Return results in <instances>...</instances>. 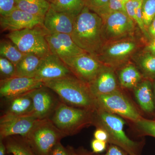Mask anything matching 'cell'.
Here are the masks:
<instances>
[{
    "label": "cell",
    "mask_w": 155,
    "mask_h": 155,
    "mask_svg": "<svg viewBox=\"0 0 155 155\" xmlns=\"http://www.w3.org/2000/svg\"><path fill=\"white\" fill-rule=\"evenodd\" d=\"M94 136L95 139L107 142L108 143L109 140V137L108 133L104 129L101 127H97V129L95 130Z\"/></svg>",
    "instance_id": "8d00e7d4"
},
{
    "label": "cell",
    "mask_w": 155,
    "mask_h": 155,
    "mask_svg": "<svg viewBox=\"0 0 155 155\" xmlns=\"http://www.w3.org/2000/svg\"><path fill=\"white\" fill-rule=\"evenodd\" d=\"M135 127L143 135L155 137V120L142 118L134 122Z\"/></svg>",
    "instance_id": "f1b7e54d"
},
{
    "label": "cell",
    "mask_w": 155,
    "mask_h": 155,
    "mask_svg": "<svg viewBox=\"0 0 155 155\" xmlns=\"http://www.w3.org/2000/svg\"><path fill=\"white\" fill-rule=\"evenodd\" d=\"M44 86L58 95L68 105L94 112L98 108L96 99L88 84L73 75L43 82Z\"/></svg>",
    "instance_id": "7a4b0ae2"
},
{
    "label": "cell",
    "mask_w": 155,
    "mask_h": 155,
    "mask_svg": "<svg viewBox=\"0 0 155 155\" xmlns=\"http://www.w3.org/2000/svg\"><path fill=\"white\" fill-rule=\"evenodd\" d=\"M66 136L49 118L39 120L23 138L37 155H49L53 147Z\"/></svg>",
    "instance_id": "5b68a950"
},
{
    "label": "cell",
    "mask_w": 155,
    "mask_h": 155,
    "mask_svg": "<svg viewBox=\"0 0 155 155\" xmlns=\"http://www.w3.org/2000/svg\"><path fill=\"white\" fill-rule=\"evenodd\" d=\"M49 155H73L72 147H65L60 142L53 147Z\"/></svg>",
    "instance_id": "836d02e7"
},
{
    "label": "cell",
    "mask_w": 155,
    "mask_h": 155,
    "mask_svg": "<svg viewBox=\"0 0 155 155\" xmlns=\"http://www.w3.org/2000/svg\"><path fill=\"white\" fill-rule=\"evenodd\" d=\"M48 32L43 25H41L33 28L11 31L6 37L22 52L35 54L43 58L51 53L46 39Z\"/></svg>",
    "instance_id": "8992f818"
},
{
    "label": "cell",
    "mask_w": 155,
    "mask_h": 155,
    "mask_svg": "<svg viewBox=\"0 0 155 155\" xmlns=\"http://www.w3.org/2000/svg\"><path fill=\"white\" fill-rule=\"evenodd\" d=\"M107 142L101 141L94 138L91 142V147L93 152L98 154L105 151L107 148Z\"/></svg>",
    "instance_id": "e575fe53"
},
{
    "label": "cell",
    "mask_w": 155,
    "mask_h": 155,
    "mask_svg": "<svg viewBox=\"0 0 155 155\" xmlns=\"http://www.w3.org/2000/svg\"><path fill=\"white\" fill-rule=\"evenodd\" d=\"M50 90L43 85L28 93L33 102L32 114L39 120L50 119L60 103Z\"/></svg>",
    "instance_id": "4fadbf2b"
},
{
    "label": "cell",
    "mask_w": 155,
    "mask_h": 155,
    "mask_svg": "<svg viewBox=\"0 0 155 155\" xmlns=\"http://www.w3.org/2000/svg\"><path fill=\"white\" fill-rule=\"evenodd\" d=\"M7 153L12 155H37L26 140L19 135L12 136L3 140Z\"/></svg>",
    "instance_id": "cb8c5ba5"
},
{
    "label": "cell",
    "mask_w": 155,
    "mask_h": 155,
    "mask_svg": "<svg viewBox=\"0 0 155 155\" xmlns=\"http://www.w3.org/2000/svg\"><path fill=\"white\" fill-rule=\"evenodd\" d=\"M16 0H0L1 17H6L17 9Z\"/></svg>",
    "instance_id": "1f68e13d"
},
{
    "label": "cell",
    "mask_w": 155,
    "mask_h": 155,
    "mask_svg": "<svg viewBox=\"0 0 155 155\" xmlns=\"http://www.w3.org/2000/svg\"><path fill=\"white\" fill-rule=\"evenodd\" d=\"M154 92L155 95V84H154Z\"/></svg>",
    "instance_id": "ee69618b"
},
{
    "label": "cell",
    "mask_w": 155,
    "mask_h": 155,
    "mask_svg": "<svg viewBox=\"0 0 155 155\" xmlns=\"http://www.w3.org/2000/svg\"><path fill=\"white\" fill-rule=\"evenodd\" d=\"M98 107L125 118L134 123L142 117L129 99L119 90L96 97Z\"/></svg>",
    "instance_id": "ba28073f"
},
{
    "label": "cell",
    "mask_w": 155,
    "mask_h": 155,
    "mask_svg": "<svg viewBox=\"0 0 155 155\" xmlns=\"http://www.w3.org/2000/svg\"><path fill=\"white\" fill-rule=\"evenodd\" d=\"M76 17L56 11L50 8L44 18L43 26L49 33H65L71 35Z\"/></svg>",
    "instance_id": "e0dca14e"
},
{
    "label": "cell",
    "mask_w": 155,
    "mask_h": 155,
    "mask_svg": "<svg viewBox=\"0 0 155 155\" xmlns=\"http://www.w3.org/2000/svg\"><path fill=\"white\" fill-rule=\"evenodd\" d=\"M142 77L138 69L131 64L122 67L118 72L119 84L124 88H134L142 81Z\"/></svg>",
    "instance_id": "7402d4cb"
},
{
    "label": "cell",
    "mask_w": 155,
    "mask_h": 155,
    "mask_svg": "<svg viewBox=\"0 0 155 155\" xmlns=\"http://www.w3.org/2000/svg\"><path fill=\"white\" fill-rule=\"evenodd\" d=\"M135 61L143 76L150 81L155 79V55L148 51L138 54Z\"/></svg>",
    "instance_id": "d4e9b609"
},
{
    "label": "cell",
    "mask_w": 155,
    "mask_h": 155,
    "mask_svg": "<svg viewBox=\"0 0 155 155\" xmlns=\"http://www.w3.org/2000/svg\"><path fill=\"white\" fill-rule=\"evenodd\" d=\"M46 39L51 53L61 59L86 53L75 43L71 35L68 34L48 32Z\"/></svg>",
    "instance_id": "5bb4252c"
},
{
    "label": "cell",
    "mask_w": 155,
    "mask_h": 155,
    "mask_svg": "<svg viewBox=\"0 0 155 155\" xmlns=\"http://www.w3.org/2000/svg\"><path fill=\"white\" fill-rule=\"evenodd\" d=\"M7 148L4 140L0 139V155H6Z\"/></svg>",
    "instance_id": "60d3db41"
},
{
    "label": "cell",
    "mask_w": 155,
    "mask_h": 155,
    "mask_svg": "<svg viewBox=\"0 0 155 155\" xmlns=\"http://www.w3.org/2000/svg\"><path fill=\"white\" fill-rule=\"evenodd\" d=\"M73 155H96L97 154L93 152L88 151L84 149L81 148L78 150H75L72 148Z\"/></svg>",
    "instance_id": "74e56055"
},
{
    "label": "cell",
    "mask_w": 155,
    "mask_h": 155,
    "mask_svg": "<svg viewBox=\"0 0 155 155\" xmlns=\"http://www.w3.org/2000/svg\"><path fill=\"white\" fill-rule=\"evenodd\" d=\"M142 13L145 27L147 31L155 17V0H143Z\"/></svg>",
    "instance_id": "83f0119b"
},
{
    "label": "cell",
    "mask_w": 155,
    "mask_h": 155,
    "mask_svg": "<svg viewBox=\"0 0 155 155\" xmlns=\"http://www.w3.org/2000/svg\"><path fill=\"white\" fill-rule=\"evenodd\" d=\"M42 86L43 82L35 78L15 76L0 81V96L10 99Z\"/></svg>",
    "instance_id": "7c38bea8"
},
{
    "label": "cell",
    "mask_w": 155,
    "mask_h": 155,
    "mask_svg": "<svg viewBox=\"0 0 155 155\" xmlns=\"http://www.w3.org/2000/svg\"><path fill=\"white\" fill-rule=\"evenodd\" d=\"M26 54L21 51L10 40L2 39L0 42V57L8 59L15 67Z\"/></svg>",
    "instance_id": "4316f807"
},
{
    "label": "cell",
    "mask_w": 155,
    "mask_h": 155,
    "mask_svg": "<svg viewBox=\"0 0 155 155\" xmlns=\"http://www.w3.org/2000/svg\"><path fill=\"white\" fill-rule=\"evenodd\" d=\"M101 18L105 43L129 38L135 29V22L125 12H113Z\"/></svg>",
    "instance_id": "9c48e42d"
},
{
    "label": "cell",
    "mask_w": 155,
    "mask_h": 155,
    "mask_svg": "<svg viewBox=\"0 0 155 155\" xmlns=\"http://www.w3.org/2000/svg\"><path fill=\"white\" fill-rule=\"evenodd\" d=\"M88 86L95 97L119 90L115 69L103 65L97 75Z\"/></svg>",
    "instance_id": "ac0fdd59"
},
{
    "label": "cell",
    "mask_w": 155,
    "mask_h": 155,
    "mask_svg": "<svg viewBox=\"0 0 155 155\" xmlns=\"http://www.w3.org/2000/svg\"><path fill=\"white\" fill-rule=\"evenodd\" d=\"M147 31L150 36V35L153 38H155V17L148 28Z\"/></svg>",
    "instance_id": "f35d334b"
},
{
    "label": "cell",
    "mask_w": 155,
    "mask_h": 155,
    "mask_svg": "<svg viewBox=\"0 0 155 155\" xmlns=\"http://www.w3.org/2000/svg\"><path fill=\"white\" fill-rule=\"evenodd\" d=\"M44 18L16 9L9 16L0 17L3 31H16L43 25Z\"/></svg>",
    "instance_id": "2e32d148"
},
{
    "label": "cell",
    "mask_w": 155,
    "mask_h": 155,
    "mask_svg": "<svg viewBox=\"0 0 155 155\" xmlns=\"http://www.w3.org/2000/svg\"><path fill=\"white\" fill-rule=\"evenodd\" d=\"M125 121L122 117L98 107L93 113L92 125L104 129L109 137L108 143L116 145L130 155H140L143 143L134 141L124 131Z\"/></svg>",
    "instance_id": "3957f363"
},
{
    "label": "cell",
    "mask_w": 155,
    "mask_h": 155,
    "mask_svg": "<svg viewBox=\"0 0 155 155\" xmlns=\"http://www.w3.org/2000/svg\"><path fill=\"white\" fill-rule=\"evenodd\" d=\"M39 120L33 114L20 116L3 114L0 119V139L15 135L25 137Z\"/></svg>",
    "instance_id": "8fae6325"
},
{
    "label": "cell",
    "mask_w": 155,
    "mask_h": 155,
    "mask_svg": "<svg viewBox=\"0 0 155 155\" xmlns=\"http://www.w3.org/2000/svg\"><path fill=\"white\" fill-rule=\"evenodd\" d=\"M71 36L81 49L97 58L105 43L102 19L85 6L75 18Z\"/></svg>",
    "instance_id": "6da1fadb"
},
{
    "label": "cell",
    "mask_w": 155,
    "mask_h": 155,
    "mask_svg": "<svg viewBox=\"0 0 155 155\" xmlns=\"http://www.w3.org/2000/svg\"><path fill=\"white\" fill-rule=\"evenodd\" d=\"M50 3H52L55 0H47Z\"/></svg>",
    "instance_id": "7bdbcfd3"
},
{
    "label": "cell",
    "mask_w": 155,
    "mask_h": 155,
    "mask_svg": "<svg viewBox=\"0 0 155 155\" xmlns=\"http://www.w3.org/2000/svg\"><path fill=\"white\" fill-rule=\"evenodd\" d=\"M61 60L74 76L88 85L103 66L96 57L87 53Z\"/></svg>",
    "instance_id": "30bf717a"
},
{
    "label": "cell",
    "mask_w": 155,
    "mask_h": 155,
    "mask_svg": "<svg viewBox=\"0 0 155 155\" xmlns=\"http://www.w3.org/2000/svg\"><path fill=\"white\" fill-rule=\"evenodd\" d=\"M1 80L8 79L16 76V67L8 59L0 57Z\"/></svg>",
    "instance_id": "f546056e"
},
{
    "label": "cell",
    "mask_w": 155,
    "mask_h": 155,
    "mask_svg": "<svg viewBox=\"0 0 155 155\" xmlns=\"http://www.w3.org/2000/svg\"><path fill=\"white\" fill-rule=\"evenodd\" d=\"M96 155H100L96 154ZM101 155H130L125 150L116 145L110 144L108 146L105 154Z\"/></svg>",
    "instance_id": "d590c367"
},
{
    "label": "cell",
    "mask_w": 155,
    "mask_h": 155,
    "mask_svg": "<svg viewBox=\"0 0 155 155\" xmlns=\"http://www.w3.org/2000/svg\"><path fill=\"white\" fill-rule=\"evenodd\" d=\"M16 3L17 9L42 18L51 8L47 0H16Z\"/></svg>",
    "instance_id": "603a6c76"
},
{
    "label": "cell",
    "mask_w": 155,
    "mask_h": 155,
    "mask_svg": "<svg viewBox=\"0 0 155 155\" xmlns=\"http://www.w3.org/2000/svg\"><path fill=\"white\" fill-rule=\"evenodd\" d=\"M129 38L106 42L97 59L103 65L115 69L122 66L137 48V42Z\"/></svg>",
    "instance_id": "52a82bcc"
},
{
    "label": "cell",
    "mask_w": 155,
    "mask_h": 155,
    "mask_svg": "<svg viewBox=\"0 0 155 155\" xmlns=\"http://www.w3.org/2000/svg\"></svg>",
    "instance_id": "f6af8a7d"
},
{
    "label": "cell",
    "mask_w": 155,
    "mask_h": 155,
    "mask_svg": "<svg viewBox=\"0 0 155 155\" xmlns=\"http://www.w3.org/2000/svg\"><path fill=\"white\" fill-rule=\"evenodd\" d=\"M110 0H85V6L98 15Z\"/></svg>",
    "instance_id": "d6a6232c"
},
{
    "label": "cell",
    "mask_w": 155,
    "mask_h": 155,
    "mask_svg": "<svg viewBox=\"0 0 155 155\" xmlns=\"http://www.w3.org/2000/svg\"><path fill=\"white\" fill-rule=\"evenodd\" d=\"M42 58L33 54H27L16 66V76L34 78Z\"/></svg>",
    "instance_id": "44dd1931"
},
{
    "label": "cell",
    "mask_w": 155,
    "mask_h": 155,
    "mask_svg": "<svg viewBox=\"0 0 155 155\" xmlns=\"http://www.w3.org/2000/svg\"><path fill=\"white\" fill-rule=\"evenodd\" d=\"M8 100V107L4 114L20 116L33 114V102L28 93Z\"/></svg>",
    "instance_id": "ffe728a7"
},
{
    "label": "cell",
    "mask_w": 155,
    "mask_h": 155,
    "mask_svg": "<svg viewBox=\"0 0 155 155\" xmlns=\"http://www.w3.org/2000/svg\"><path fill=\"white\" fill-rule=\"evenodd\" d=\"M119 1H120V2H122L123 3V4H125V3H126L127 2H128V1H130V0H119Z\"/></svg>",
    "instance_id": "b9f144b4"
},
{
    "label": "cell",
    "mask_w": 155,
    "mask_h": 155,
    "mask_svg": "<svg viewBox=\"0 0 155 155\" xmlns=\"http://www.w3.org/2000/svg\"><path fill=\"white\" fill-rule=\"evenodd\" d=\"M85 6V0H55L51 7L59 12L77 17Z\"/></svg>",
    "instance_id": "484cf974"
},
{
    "label": "cell",
    "mask_w": 155,
    "mask_h": 155,
    "mask_svg": "<svg viewBox=\"0 0 155 155\" xmlns=\"http://www.w3.org/2000/svg\"><path fill=\"white\" fill-rule=\"evenodd\" d=\"M134 90L136 99L142 110L148 114H153L155 105L150 81H142Z\"/></svg>",
    "instance_id": "d6986e66"
},
{
    "label": "cell",
    "mask_w": 155,
    "mask_h": 155,
    "mask_svg": "<svg viewBox=\"0 0 155 155\" xmlns=\"http://www.w3.org/2000/svg\"><path fill=\"white\" fill-rule=\"evenodd\" d=\"M72 75V72L61 58L51 53L42 58L34 78L44 82Z\"/></svg>",
    "instance_id": "9a60e30c"
},
{
    "label": "cell",
    "mask_w": 155,
    "mask_h": 155,
    "mask_svg": "<svg viewBox=\"0 0 155 155\" xmlns=\"http://www.w3.org/2000/svg\"><path fill=\"white\" fill-rule=\"evenodd\" d=\"M146 50L155 55V38H153V40L146 48Z\"/></svg>",
    "instance_id": "ab89813d"
},
{
    "label": "cell",
    "mask_w": 155,
    "mask_h": 155,
    "mask_svg": "<svg viewBox=\"0 0 155 155\" xmlns=\"http://www.w3.org/2000/svg\"><path fill=\"white\" fill-rule=\"evenodd\" d=\"M93 113L61 101L50 119L54 125L67 136L74 135L84 127L92 125Z\"/></svg>",
    "instance_id": "277c9868"
},
{
    "label": "cell",
    "mask_w": 155,
    "mask_h": 155,
    "mask_svg": "<svg viewBox=\"0 0 155 155\" xmlns=\"http://www.w3.org/2000/svg\"><path fill=\"white\" fill-rule=\"evenodd\" d=\"M115 12H122L126 13L125 4L119 0H110L107 5L98 15L100 17H102Z\"/></svg>",
    "instance_id": "4dcf8cb0"
}]
</instances>
